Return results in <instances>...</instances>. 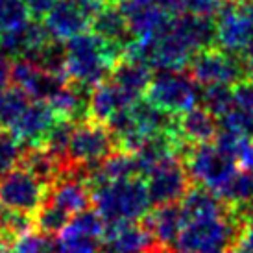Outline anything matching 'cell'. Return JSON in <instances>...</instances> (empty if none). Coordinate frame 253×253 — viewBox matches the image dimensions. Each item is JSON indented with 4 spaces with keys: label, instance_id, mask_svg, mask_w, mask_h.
<instances>
[{
    "label": "cell",
    "instance_id": "obj_1",
    "mask_svg": "<svg viewBox=\"0 0 253 253\" xmlns=\"http://www.w3.org/2000/svg\"><path fill=\"white\" fill-rule=\"evenodd\" d=\"M124 59V48L107 42L92 32L65 42V74L78 87H96L109 80L113 69Z\"/></svg>",
    "mask_w": 253,
    "mask_h": 253
},
{
    "label": "cell",
    "instance_id": "obj_2",
    "mask_svg": "<svg viewBox=\"0 0 253 253\" xmlns=\"http://www.w3.org/2000/svg\"><path fill=\"white\" fill-rule=\"evenodd\" d=\"M92 204L106 225L142 222L154 207L142 177L109 181L96 187L92 190Z\"/></svg>",
    "mask_w": 253,
    "mask_h": 253
},
{
    "label": "cell",
    "instance_id": "obj_3",
    "mask_svg": "<svg viewBox=\"0 0 253 253\" xmlns=\"http://www.w3.org/2000/svg\"><path fill=\"white\" fill-rule=\"evenodd\" d=\"M242 227V212L235 209L220 218L187 222L174 250L176 253H231Z\"/></svg>",
    "mask_w": 253,
    "mask_h": 253
},
{
    "label": "cell",
    "instance_id": "obj_4",
    "mask_svg": "<svg viewBox=\"0 0 253 253\" xmlns=\"http://www.w3.org/2000/svg\"><path fill=\"white\" fill-rule=\"evenodd\" d=\"M146 100L163 111L179 117L198 107L202 87L189 72H159L148 87Z\"/></svg>",
    "mask_w": 253,
    "mask_h": 253
},
{
    "label": "cell",
    "instance_id": "obj_5",
    "mask_svg": "<svg viewBox=\"0 0 253 253\" xmlns=\"http://www.w3.org/2000/svg\"><path fill=\"white\" fill-rule=\"evenodd\" d=\"M183 165L187 169L190 181H196L198 185L212 190L214 194L240 169L237 159L222 152L216 144L189 146V150L185 152Z\"/></svg>",
    "mask_w": 253,
    "mask_h": 253
},
{
    "label": "cell",
    "instance_id": "obj_6",
    "mask_svg": "<svg viewBox=\"0 0 253 253\" xmlns=\"http://www.w3.org/2000/svg\"><path fill=\"white\" fill-rule=\"evenodd\" d=\"M106 6L104 0H57L42 22L54 41L67 42L87 34L96 15Z\"/></svg>",
    "mask_w": 253,
    "mask_h": 253
},
{
    "label": "cell",
    "instance_id": "obj_7",
    "mask_svg": "<svg viewBox=\"0 0 253 253\" xmlns=\"http://www.w3.org/2000/svg\"><path fill=\"white\" fill-rule=\"evenodd\" d=\"M189 71V74L194 78V82L200 87H209V85L233 87L250 76V71L242 61V57L214 46L198 52L190 61Z\"/></svg>",
    "mask_w": 253,
    "mask_h": 253
},
{
    "label": "cell",
    "instance_id": "obj_8",
    "mask_svg": "<svg viewBox=\"0 0 253 253\" xmlns=\"http://www.w3.org/2000/svg\"><path fill=\"white\" fill-rule=\"evenodd\" d=\"M46 185L21 167L0 177V207L4 209L32 216L41 211V207L46 204Z\"/></svg>",
    "mask_w": 253,
    "mask_h": 253
},
{
    "label": "cell",
    "instance_id": "obj_9",
    "mask_svg": "<svg viewBox=\"0 0 253 253\" xmlns=\"http://www.w3.org/2000/svg\"><path fill=\"white\" fill-rule=\"evenodd\" d=\"M117 148L119 146L113 139L109 127L89 119L87 122L76 126L65 159L76 165L98 167L115 154Z\"/></svg>",
    "mask_w": 253,
    "mask_h": 253
},
{
    "label": "cell",
    "instance_id": "obj_10",
    "mask_svg": "<svg viewBox=\"0 0 253 253\" xmlns=\"http://www.w3.org/2000/svg\"><path fill=\"white\" fill-rule=\"evenodd\" d=\"M106 227V222L96 211L80 212L56 237V253H102Z\"/></svg>",
    "mask_w": 253,
    "mask_h": 253
},
{
    "label": "cell",
    "instance_id": "obj_11",
    "mask_svg": "<svg viewBox=\"0 0 253 253\" xmlns=\"http://www.w3.org/2000/svg\"><path fill=\"white\" fill-rule=\"evenodd\" d=\"M148 196L154 207L170 204H181V200L190 190V177L179 157L169 159L155 167L146 177Z\"/></svg>",
    "mask_w": 253,
    "mask_h": 253
},
{
    "label": "cell",
    "instance_id": "obj_12",
    "mask_svg": "<svg viewBox=\"0 0 253 253\" xmlns=\"http://www.w3.org/2000/svg\"><path fill=\"white\" fill-rule=\"evenodd\" d=\"M11 85L28 94L34 102H48L65 85H69V80L44 71L28 59H15L11 63Z\"/></svg>",
    "mask_w": 253,
    "mask_h": 253
},
{
    "label": "cell",
    "instance_id": "obj_13",
    "mask_svg": "<svg viewBox=\"0 0 253 253\" xmlns=\"http://www.w3.org/2000/svg\"><path fill=\"white\" fill-rule=\"evenodd\" d=\"M216 22V44L220 50L239 56L244 52L253 34V22L240 4L225 0L222 9L214 17Z\"/></svg>",
    "mask_w": 253,
    "mask_h": 253
},
{
    "label": "cell",
    "instance_id": "obj_14",
    "mask_svg": "<svg viewBox=\"0 0 253 253\" xmlns=\"http://www.w3.org/2000/svg\"><path fill=\"white\" fill-rule=\"evenodd\" d=\"M159 244L144 222L107 225L102 239V253H154Z\"/></svg>",
    "mask_w": 253,
    "mask_h": 253
},
{
    "label": "cell",
    "instance_id": "obj_15",
    "mask_svg": "<svg viewBox=\"0 0 253 253\" xmlns=\"http://www.w3.org/2000/svg\"><path fill=\"white\" fill-rule=\"evenodd\" d=\"M56 113L52 111L48 102H34L30 104L24 113L17 119L13 126L9 127V131L22 142V146L26 144L30 148L42 146L46 141V135L56 124Z\"/></svg>",
    "mask_w": 253,
    "mask_h": 253
},
{
    "label": "cell",
    "instance_id": "obj_16",
    "mask_svg": "<svg viewBox=\"0 0 253 253\" xmlns=\"http://www.w3.org/2000/svg\"><path fill=\"white\" fill-rule=\"evenodd\" d=\"M92 202V192L85 177H63L57 179L48 192L46 204L54 205L69 216H76L80 212L89 211V204Z\"/></svg>",
    "mask_w": 253,
    "mask_h": 253
},
{
    "label": "cell",
    "instance_id": "obj_17",
    "mask_svg": "<svg viewBox=\"0 0 253 253\" xmlns=\"http://www.w3.org/2000/svg\"><path fill=\"white\" fill-rule=\"evenodd\" d=\"M137 102L139 100L126 94L111 80H106L104 84L96 85L89 96V117L98 124H107L115 115L131 107Z\"/></svg>",
    "mask_w": 253,
    "mask_h": 253
},
{
    "label": "cell",
    "instance_id": "obj_18",
    "mask_svg": "<svg viewBox=\"0 0 253 253\" xmlns=\"http://www.w3.org/2000/svg\"><path fill=\"white\" fill-rule=\"evenodd\" d=\"M218 131H220L218 120L202 106L177 117L176 133L187 146L211 144L212 141H216Z\"/></svg>",
    "mask_w": 253,
    "mask_h": 253
},
{
    "label": "cell",
    "instance_id": "obj_19",
    "mask_svg": "<svg viewBox=\"0 0 253 253\" xmlns=\"http://www.w3.org/2000/svg\"><path fill=\"white\" fill-rule=\"evenodd\" d=\"M142 222L152 231L159 246H174L183 227L187 225V218L181 209V204H170L155 207Z\"/></svg>",
    "mask_w": 253,
    "mask_h": 253
},
{
    "label": "cell",
    "instance_id": "obj_20",
    "mask_svg": "<svg viewBox=\"0 0 253 253\" xmlns=\"http://www.w3.org/2000/svg\"><path fill=\"white\" fill-rule=\"evenodd\" d=\"M181 209L185 212L187 222L220 218L233 211L231 207L225 204V202H222L212 190L205 189L202 185L190 187L187 196L181 200Z\"/></svg>",
    "mask_w": 253,
    "mask_h": 253
},
{
    "label": "cell",
    "instance_id": "obj_21",
    "mask_svg": "<svg viewBox=\"0 0 253 253\" xmlns=\"http://www.w3.org/2000/svg\"><path fill=\"white\" fill-rule=\"evenodd\" d=\"M91 30L94 36L104 39L107 42L119 44L126 50L127 42L133 39L131 32H129V24H127L126 15L122 13L120 6L117 4H107L92 21Z\"/></svg>",
    "mask_w": 253,
    "mask_h": 253
},
{
    "label": "cell",
    "instance_id": "obj_22",
    "mask_svg": "<svg viewBox=\"0 0 253 253\" xmlns=\"http://www.w3.org/2000/svg\"><path fill=\"white\" fill-rule=\"evenodd\" d=\"M115 85H119L122 91L129 94L135 100H142L146 96L148 87L154 80L152 69L144 63L139 61H129V59H122L115 69H113L111 76H109Z\"/></svg>",
    "mask_w": 253,
    "mask_h": 253
},
{
    "label": "cell",
    "instance_id": "obj_23",
    "mask_svg": "<svg viewBox=\"0 0 253 253\" xmlns=\"http://www.w3.org/2000/svg\"><path fill=\"white\" fill-rule=\"evenodd\" d=\"M48 106L56 113L57 119L71 120L74 124L87 122L89 117V98L84 87L65 85L61 91L48 100ZM91 119V117H89Z\"/></svg>",
    "mask_w": 253,
    "mask_h": 253
},
{
    "label": "cell",
    "instance_id": "obj_24",
    "mask_svg": "<svg viewBox=\"0 0 253 253\" xmlns=\"http://www.w3.org/2000/svg\"><path fill=\"white\" fill-rule=\"evenodd\" d=\"M59 157H56L54 154H50L48 150L44 146H36V148H30L28 152H24L22 155V161H21V169L28 170L30 174L42 181L46 187H52L54 183L57 181L59 177Z\"/></svg>",
    "mask_w": 253,
    "mask_h": 253
},
{
    "label": "cell",
    "instance_id": "obj_25",
    "mask_svg": "<svg viewBox=\"0 0 253 253\" xmlns=\"http://www.w3.org/2000/svg\"><path fill=\"white\" fill-rule=\"evenodd\" d=\"M200 106L209 111L216 120L224 119L227 113L235 107L231 85H209L202 87V100Z\"/></svg>",
    "mask_w": 253,
    "mask_h": 253
},
{
    "label": "cell",
    "instance_id": "obj_26",
    "mask_svg": "<svg viewBox=\"0 0 253 253\" xmlns=\"http://www.w3.org/2000/svg\"><path fill=\"white\" fill-rule=\"evenodd\" d=\"M30 104H32L30 96L24 94L21 89L13 85L4 89L0 92V127L9 129Z\"/></svg>",
    "mask_w": 253,
    "mask_h": 253
},
{
    "label": "cell",
    "instance_id": "obj_27",
    "mask_svg": "<svg viewBox=\"0 0 253 253\" xmlns=\"http://www.w3.org/2000/svg\"><path fill=\"white\" fill-rule=\"evenodd\" d=\"M34 225H36V218H32L30 214L0 207V235L7 242H15L22 239L24 235L32 233Z\"/></svg>",
    "mask_w": 253,
    "mask_h": 253
},
{
    "label": "cell",
    "instance_id": "obj_28",
    "mask_svg": "<svg viewBox=\"0 0 253 253\" xmlns=\"http://www.w3.org/2000/svg\"><path fill=\"white\" fill-rule=\"evenodd\" d=\"M22 155H24L22 142L9 129L0 127V177L19 169Z\"/></svg>",
    "mask_w": 253,
    "mask_h": 253
},
{
    "label": "cell",
    "instance_id": "obj_29",
    "mask_svg": "<svg viewBox=\"0 0 253 253\" xmlns=\"http://www.w3.org/2000/svg\"><path fill=\"white\" fill-rule=\"evenodd\" d=\"M220 129L233 133L253 142V111L252 109H242V107H233L231 111L225 115L224 119L218 120Z\"/></svg>",
    "mask_w": 253,
    "mask_h": 253
},
{
    "label": "cell",
    "instance_id": "obj_30",
    "mask_svg": "<svg viewBox=\"0 0 253 253\" xmlns=\"http://www.w3.org/2000/svg\"><path fill=\"white\" fill-rule=\"evenodd\" d=\"M78 124L71 122V120H63L57 119L56 124L52 126V129L46 135V141L42 146L48 150L50 154H54L59 159H65L67 157V150H69V144H71L72 133L76 129Z\"/></svg>",
    "mask_w": 253,
    "mask_h": 253
},
{
    "label": "cell",
    "instance_id": "obj_31",
    "mask_svg": "<svg viewBox=\"0 0 253 253\" xmlns=\"http://www.w3.org/2000/svg\"><path fill=\"white\" fill-rule=\"evenodd\" d=\"M69 222H71L69 214H65L63 211H59L50 204L42 205L41 211L36 214V225L46 237H57L67 227Z\"/></svg>",
    "mask_w": 253,
    "mask_h": 253
},
{
    "label": "cell",
    "instance_id": "obj_32",
    "mask_svg": "<svg viewBox=\"0 0 253 253\" xmlns=\"http://www.w3.org/2000/svg\"><path fill=\"white\" fill-rule=\"evenodd\" d=\"M7 253H56V239L42 233H28L22 239L15 240Z\"/></svg>",
    "mask_w": 253,
    "mask_h": 253
},
{
    "label": "cell",
    "instance_id": "obj_33",
    "mask_svg": "<svg viewBox=\"0 0 253 253\" xmlns=\"http://www.w3.org/2000/svg\"><path fill=\"white\" fill-rule=\"evenodd\" d=\"M224 6V0H177V15L214 19Z\"/></svg>",
    "mask_w": 253,
    "mask_h": 253
},
{
    "label": "cell",
    "instance_id": "obj_34",
    "mask_svg": "<svg viewBox=\"0 0 253 253\" xmlns=\"http://www.w3.org/2000/svg\"><path fill=\"white\" fill-rule=\"evenodd\" d=\"M233 96H235V107L253 111V74L246 76L237 85H233Z\"/></svg>",
    "mask_w": 253,
    "mask_h": 253
},
{
    "label": "cell",
    "instance_id": "obj_35",
    "mask_svg": "<svg viewBox=\"0 0 253 253\" xmlns=\"http://www.w3.org/2000/svg\"><path fill=\"white\" fill-rule=\"evenodd\" d=\"M26 7H28V13L34 21H44L46 15L52 11V7L56 6L57 0H24Z\"/></svg>",
    "mask_w": 253,
    "mask_h": 253
},
{
    "label": "cell",
    "instance_id": "obj_36",
    "mask_svg": "<svg viewBox=\"0 0 253 253\" xmlns=\"http://www.w3.org/2000/svg\"><path fill=\"white\" fill-rule=\"evenodd\" d=\"M231 253H253V233L246 227H242L237 244L233 246Z\"/></svg>",
    "mask_w": 253,
    "mask_h": 253
},
{
    "label": "cell",
    "instance_id": "obj_37",
    "mask_svg": "<svg viewBox=\"0 0 253 253\" xmlns=\"http://www.w3.org/2000/svg\"><path fill=\"white\" fill-rule=\"evenodd\" d=\"M237 163L242 170H248V172H253V142H248L246 146L240 150L239 157H237Z\"/></svg>",
    "mask_w": 253,
    "mask_h": 253
},
{
    "label": "cell",
    "instance_id": "obj_38",
    "mask_svg": "<svg viewBox=\"0 0 253 253\" xmlns=\"http://www.w3.org/2000/svg\"><path fill=\"white\" fill-rule=\"evenodd\" d=\"M11 84V63L7 61V57L0 56V92L7 89Z\"/></svg>",
    "mask_w": 253,
    "mask_h": 253
},
{
    "label": "cell",
    "instance_id": "obj_39",
    "mask_svg": "<svg viewBox=\"0 0 253 253\" xmlns=\"http://www.w3.org/2000/svg\"><path fill=\"white\" fill-rule=\"evenodd\" d=\"M242 220H244V227L253 233V205L248 209V211L242 212Z\"/></svg>",
    "mask_w": 253,
    "mask_h": 253
},
{
    "label": "cell",
    "instance_id": "obj_40",
    "mask_svg": "<svg viewBox=\"0 0 253 253\" xmlns=\"http://www.w3.org/2000/svg\"><path fill=\"white\" fill-rule=\"evenodd\" d=\"M229 2H235V4H246V2H252V0H229Z\"/></svg>",
    "mask_w": 253,
    "mask_h": 253
},
{
    "label": "cell",
    "instance_id": "obj_41",
    "mask_svg": "<svg viewBox=\"0 0 253 253\" xmlns=\"http://www.w3.org/2000/svg\"><path fill=\"white\" fill-rule=\"evenodd\" d=\"M104 2H107V4H117V0H104Z\"/></svg>",
    "mask_w": 253,
    "mask_h": 253
}]
</instances>
